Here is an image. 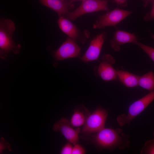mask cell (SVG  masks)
I'll return each mask as SVG.
<instances>
[{"instance_id":"obj_16","label":"cell","mask_w":154,"mask_h":154,"mask_svg":"<svg viewBox=\"0 0 154 154\" xmlns=\"http://www.w3.org/2000/svg\"><path fill=\"white\" fill-rule=\"evenodd\" d=\"M138 86L151 92L154 90V74L150 71L139 76Z\"/></svg>"},{"instance_id":"obj_13","label":"cell","mask_w":154,"mask_h":154,"mask_svg":"<svg viewBox=\"0 0 154 154\" xmlns=\"http://www.w3.org/2000/svg\"><path fill=\"white\" fill-rule=\"evenodd\" d=\"M90 114L89 110L82 104L76 106L70 120L72 125L75 127L83 125Z\"/></svg>"},{"instance_id":"obj_4","label":"cell","mask_w":154,"mask_h":154,"mask_svg":"<svg viewBox=\"0 0 154 154\" xmlns=\"http://www.w3.org/2000/svg\"><path fill=\"white\" fill-rule=\"evenodd\" d=\"M108 115L107 110L99 105L88 117L81 130L82 133L85 135H90L104 128Z\"/></svg>"},{"instance_id":"obj_21","label":"cell","mask_w":154,"mask_h":154,"mask_svg":"<svg viewBox=\"0 0 154 154\" xmlns=\"http://www.w3.org/2000/svg\"><path fill=\"white\" fill-rule=\"evenodd\" d=\"M154 19V1L152 2V7L151 11L144 16L143 20L148 21Z\"/></svg>"},{"instance_id":"obj_23","label":"cell","mask_w":154,"mask_h":154,"mask_svg":"<svg viewBox=\"0 0 154 154\" xmlns=\"http://www.w3.org/2000/svg\"><path fill=\"white\" fill-rule=\"evenodd\" d=\"M120 7H126L127 5L128 0H113Z\"/></svg>"},{"instance_id":"obj_10","label":"cell","mask_w":154,"mask_h":154,"mask_svg":"<svg viewBox=\"0 0 154 154\" xmlns=\"http://www.w3.org/2000/svg\"><path fill=\"white\" fill-rule=\"evenodd\" d=\"M106 37V32L100 33L92 40L88 49L80 58L81 60L87 62L98 60Z\"/></svg>"},{"instance_id":"obj_26","label":"cell","mask_w":154,"mask_h":154,"mask_svg":"<svg viewBox=\"0 0 154 154\" xmlns=\"http://www.w3.org/2000/svg\"><path fill=\"white\" fill-rule=\"evenodd\" d=\"M151 36L152 38L154 39V34H151Z\"/></svg>"},{"instance_id":"obj_19","label":"cell","mask_w":154,"mask_h":154,"mask_svg":"<svg viewBox=\"0 0 154 154\" xmlns=\"http://www.w3.org/2000/svg\"><path fill=\"white\" fill-rule=\"evenodd\" d=\"M86 153L85 149L78 143L74 145L72 154H84Z\"/></svg>"},{"instance_id":"obj_28","label":"cell","mask_w":154,"mask_h":154,"mask_svg":"<svg viewBox=\"0 0 154 154\" xmlns=\"http://www.w3.org/2000/svg\"><path fill=\"white\" fill-rule=\"evenodd\" d=\"M153 135L154 136V131L153 133Z\"/></svg>"},{"instance_id":"obj_1","label":"cell","mask_w":154,"mask_h":154,"mask_svg":"<svg viewBox=\"0 0 154 154\" xmlns=\"http://www.w3.org/2000/svg\"><path fill=\"white\" fill-rule=\"evenodd\" d=\"M90 141L99 150L112 151L117 149L125 150L130 146L129 135L120 128L105 127L90 136Z\"/></svg>"},{"instance_id":"obj_22","label":"cell","mask_w":154,"mask_h":154,"mask_svg":"<svg viewBox=\"0 0 154 154\" xmlns=\"http://www.w3.org/2000/svg\"><path fill=\"white\" fill-rule=\"evenodd\" d=\"M0 146V153H1L3 150L5 149H8L10 151H11L10 149V145L8 143L5 142L3 137L1 138Z\"/></svg>"},{"instance_id":"obj_24","label":"cell","mask_w":154,"mask_h":154,"mask_svg":"<svg viewBox=\"0 0 154 154\" xmlns=\"http://www.w3.org/2000/svg\"><path fill=\"white\" fill-rule=\"evenodd\" d=\"M143 1L144 4L143 6L145 7H147L148 5L150 2H152L154 1V0H141Z\"/></svg>"},{"instance_id":"obj_6","label":"cell","mask_w":154,"mask_h":154,"mask_svg":"<svg viewBox=\"0 0 154 154\" xmlns=\"http://www.w3.org/2000/svg\"><path fill=\"white\" fill-rule=\"evenodd\" d=\"M132 13L130 11L116 8L106 14L99 16L93 25L94 29L115 26Z\"/></svg>"},{"instance_id":"obj_2","label":"cell","mask_w":154,"mask_h":154,"mask_svg":"<svg viewBox=\"0 0 154 154\" xmlns=\"http://www.w3.org/2000/svg\"><path fill=\"white\" fill-rule=\"evenodd\" d=\"M15 29V24L11 20L2 18L0 21V57L6 59L9 53L12 51L18 54L21 45H16L13 41L12 36Z\"/></svg>"},{"instance_id":"obj_5","label":"cell","mask_w":154,"mask_h":154,"mask_svg":"<svg viewBox=\"0 0 154 154\" xmlns=\"http://www.w3.org/2000/svg\"><path fill=\"white\" fill-rule=\"evenodd\" d=\"M109 10L107 0H87L82 1L77 9L66 16L67 19L73 21L85 14L102 11L108 12Z\"/></svg>"},{"instance_id":"obj_18","label":"cell","mask_w":154,"mask_h":154,"mask_svg":"<svg viewBox=\"0 0 154 154\" xmlns=\"http://www.w3.org/2000/svg\"><path fill=\"white\" fill-rule=\"evenodd\" d=\"M141 48L154 62V48L137 41L134 43Z\"/></svg>"},{"instance_id":"obj_14","label":"cell","mask_w":154,"mask_h":154,"mask_svg":"<svg viewBox=\"0 0 154 154\" xmlns=\"http://www.w3.org/2000/svg\"><path fill=\"white\" fill-rule=\"evenodd\" d=\"M45 6L49 8L57 13L58 16L66 15L69 9L72 5L68 2L62 0H38Z\"/></svg>"},{"instance_id":"obj_7","label":"cell","mask_w":154,"mask_h":154,"mask_svg":"<svg viewBox=\"0 0 154 154\" xmlns=\"http://www.w3.org/2000/svg\"><path fill=\"white\" fill-rule=\"evenodd\" d=\"M115 60L111 55H104L99 66L94 70L96 75L106 82L117 79V70L112 66Z\"/></svg>"},{"instance_id":"obj_15","label":"cell","mask_w":154,"mask_h":154,"mask_svg":"<svg viewBox=\"0 0 154 154\" xmlns=\"http://www.w3.org/2000/svg\"><path fill=\"white\" fill-rule=\"evenodd\" d=\"M117 79L127 87L132 88L138 86L139 76L123 70H117Z\"/></svg>"},{"instance_id":"obj_9","label":"cell","mask_w":154,"mask_h":154,"mask_svg":"<svg viewBox=\"0 0 154 154\" xmlns=\"http://www.w3.org/2000/svg\"><path fill=\"white\" fill-rule=\"evenodd\" d=\"M81 48L74 39L68 37L54 54V58L61 60L70 58L79 57Z\"/></svg>"},{"instance_id":"obj_20","label":"cell","mask_w":154,"mask_h":154,"mask_svg":"<svg viewBox=\"0 0 154 154\" xmlns=\"http://www.w3.org/2000/svg\"><path fill=\"white\" fill-rule=\"evenodd\" d=\"M72 144L68 142L62 147L60 151L61 154H72L73 146Z\"/></svg>"},{"instance_id":"obj_12","label":"cell","mask_w":154,"mask_h":154,"mask_svg":"<svg viewBox=\"0 0 154 154\" xmlns=\"http://www.w3.org/2000/svg\"><path fill=\"white\" fill-rule=\"evenodd\" d=\"M136 36L133 34L124 31L117 30L110 41L111 47L116 51H119L121 46L127 43H135L137 41Z\"/></svg>"},{"instance_id":"obj_3","label":"cell","mask_w":154,"mask_h":154,"mask_svg":"<svg viewBox=\"0 0 154 154\" xmlns=\"http://www.w3.org/2000/svg\"><path fill=\"white\" fill-rule=\"evenodd\" d=\"M154 100V90L150 92L140 99L132 103L129 106L127 114L118 116L117 121L119 125L123 126L129 124L136 116L141 113Z\"/></svg>"},{"instance_id":"obj_11","label":"cell","mask_w":154,"mask_h":154,"mask_svg":"<svg viewBox=\"0 0 154 154\" xmlns=\"http://www.w3.org/2000/svg\"><path fill=\"white\" fill-rule=\"evenodd\" d=\"M58 23L59 27L61 30L68 37L77 40L82 43H84L86 39L76 26L69 19L65 18L63 15L58 16Z\"/></svg>"},{"instance_id":"obj_25","label":"cell","mask_w":154,"mask_h":154,"mask_svg":"<svg viewBox=\"0 0 154 154\" xmlns=\"http://www.w3.org/2000/svg\"><path fill=\"white\" fill-rule=\"evenodd\" d=\"M87 0H68V1L71 3H72L73 2L76 1H83Z\"/></svg>"},{"instance_id":"obj_27","label":"cell","mask_w":154,"mask_h":154,"mask_svg":"<svg viewBox=\"0 0 154 154\" xmlns=\"http://www.w3.org/2000/svg\"><path fill=\"white\" fill-rule=\"evenodd\" d=\"M62 0L65 2H68V0Z\"/></svg>"},{"instance_id":"obj_17","label":"cell","mask_w":154,"mask_h":154,"mask_svg":"<svg viewBox=\"0 0 154 154\" xmlns=\"http://www.w3.org/2000/svg\"><path fill=\"white\" fill-rule=\"evenodd\" d=\"M141 154H154V139L146 141L140 151Z\"/></svg>"},{"instance_id":"obj_8","label":"cell","mask_w":154,"mask_h":154,"mask_svg":"<svg viewBox=\"0 0 154 154\" xmlns=\"http://www.w3.org/2000/svg\"><path fill=\"white\" fill-rule=\"evenodd\" d=\"M53 129L54 131L60 132L68 142L74 145L78 143L80 129L74 128L67 118L63 117L59 119L54 124Z\"/></svg>"}]
</instances>
